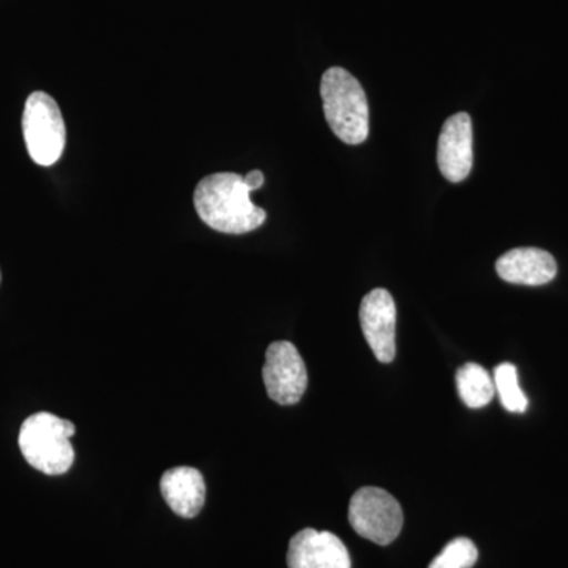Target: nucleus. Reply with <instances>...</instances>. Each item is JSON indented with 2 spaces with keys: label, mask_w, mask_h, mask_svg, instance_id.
<instances>
[{
  "label": "nucleus",
  "mask_w": 568,
  "mask_h": 568,
  "mask_svg": "<svg viewBox=\"0 0 568 568\" xmlns=\"http://www.w3.org/2000/svg\"><path fill=\"white\" fill-rule=\"evenodd\" d=\"M402 506L386 489L365 487L358 489L349 504V523L358 536L373 544H392L403 528Z\"/></svg>",
  "instance_id": "39448f33"
},
{
  "label": "nucleus",
  "mask_w": 568,
  "mask_h": 568,
  "mask_svg": "<svg viewBox=\"0 0 568 568\" xmlns=\"http://www.w3.org/2000/svg\"><path fill=\"white\" fill-rule=\"evenodd\" d=\"M263 377L268 396L282 406L297 405L308 386L304 358L290 342L268 346Z\"/></svg>",
  "instance_id": "423d86ee"
},
{
  "label": "nucleus",
  "mask_w": 568,
  "mask_h": 568,
  "mask_svg": "<svg viewBox=\"0 0 568 568\" xmlns=\"http://www.w3.org/2000/svg\"><path fill=\"white\" fill-rule=\"evenodd\" d=\"M477 559L478 551L473 540L459 537L452 540L428 568H473Z\"/></svg>",
  "instance_id": "4468645a"
},
{
  "label": "nucleus",
  "mask_w": 568,
  "mask_h": 568,
  "mask_svg": "<svg viewBox=\"0 0 568 568\" xmlns=\"http://www.w3.org/2000/svg\"><path fill=\"white\" fill-rule=\"evenodd\" d=\"M459 398L470 409L489 405L496 394L495 381L481 365L466 364L457 372Z\"/></svg>",
  "instance_id": "f8f14e48"
},
{
  "label": "nucleus",
  "mask_w": 568,
  "mask_h": 568,
  "mask_svg": "<svg viewBox=\"0 0 568 568\" xmlns=\"http://www.w3.org/2000/svg\"><path fill=\"white\" fill-rule=\"evenodd\" d=\"M496 272L507 283L544 286L555 280L558 264L545 250L515 248L497 260Z\"/></svg>",
  "instance_id": "9d476101"
},
{
  "label": "nucleus",
  "mask_w": 568,
  "mask_h": 568,
  "mask_svg": "<svg viewBox=\"0 0 568 568\" xmlns=\"http://www.w3.org/2000/svg\"><path fill=\"white\" fill-rule=\"evenodd\" d=\"M22 133L33 163L52 166L65 149L67 132L58 103L47 92H33L22 114Z\"/></svg>",
  "instance_id": "20e7f679"
},
{
  "label": "nucleus",
  "mask_w": 568,
  "mask_h": 568,
  "mask_svg": "<svg viewBox=\"0 0 568 568\" xmlns=\"http://www.w3.org/2000/svg\"><path fill=\"white\" fill-rule=\"evenodd\" d=\"M496 394L508 413L523 414L528 409L529 402L519 387L517 366L500 364L495 368Z\"/></svg>",
  "instance_id": "ddd939ff"
},
{
  "label": "nucleus",
  "mask_w": 568,
  "mask_h": 568,
  "mask_svg": "<svg viewBox=\"0 0 568 568\" xmlns=\"http://www.w3.org/2000/svg\"><path fill=\"white\" fill-rule=\"evenodd\" d=\"M325 121L332 132L351 145L362 144L369 133V111L364 88L354 74L332 67L321 80Z\"/></svg>",
  "instance_id": "f03ea898"
},
{
  "label": "nucleus",
  "mask_w": 568,
  "mask_h": 568,
  "mask_svg": "<svg viewBox=\"0 0 568 568\" xmlns=\"http://www.w3.org/2000/svg\"><path fill=\"white\" fill-rule=\"evenodd\" d=\"M287 567L351 568V556L345 544L335 534L304 529L291 538Z\"/></svg>",
  "instance_id": "1a4fd4ad"
},
{
  "label": "nucleus",
  "mask_w": 568,
  "mask_h": 568,
  "mask_svg": "<svg viewBox=\"0 0 568 568\" xmlns=\"http://www.w3.org/2000/svg\"><path fill=\"white\" fill-rule=\"evenodd\" d=\"M163 499L175 515L194 518L203 510L205 481L200 470L190 466L171 467L160 480Z\"/></svg>",
  "instance_id": "9b49d317"
},
{
  "label": "nucleus",
  "mask_w": 568,
  "mask_h": 568,
  "mask_svg": "<svg viewBox=\"0 0 568 568\" xmlns=\"http://www.w3.org/2000/svg\"><path fill=\"white\" fill-rule=\"evenodd\" d=\"M244 178L234 173L207 175L197 183L193 201L197 215L223 234H246L263 226L264 209L253 204Z\"/></svg>",
  "instance_id": "f257e3e1"
},
{
  "label": "nucleus",
  "mask_w": 568,
  "mask_h": 568,
  "mask_svg": "<svg viewBox=\"0 0 568 568\" xmlns=\"http://www.w3.org/2000/svg\"><path fill=\"white\" fill-rule=\"evenodd\" d=\"M473 121L467 112L450 115L437 142V164L447 181H465L474 164Z\"/></svg>",
  "instance_id": "6e6552de"
},
{
  "label": "nucleus",
  "mask_w": 568,
  "mask_h": 568,
  "mask_svg": "<svg viewBox=\"0 0 568 568\" xmlns=\"http://www.w3.org/2000/svg\"><path fill=\"white\" fill-rule=\"evenodd\" d=\"M362 332L381 364H392L396 354V305L394 297L383 287L365 295L361 304Z\"/></svg>",
  "instance_id": "0eeeda50"
},
{
  "label": "nucleus",
  "mask_w": 568,
  "mask_h": 568,
  "mask_svg": "<svg viewBox=\"0 0 568 568\" xmlns=\"http://www.w3.org/2000/svg\"><path fill=\"white\" fill-rule=\"evenodd\" d=\"M244 181L250 192H254V190H260L261 186L264 185L265 178L261 171L254 170L252 173L245 175Z\"/></svg>",
  "instance_id": "2eb2a0df"
},
{
  "label": "nucleus",
  "mask_w": 568,
  "mask_h": 568,
  "mask_svg": "<svg viewBox=\"0 0 568 568\" xmlns=\"http://www.w3.org/2000/svg\"><path fill=\"white\" fill-rule=\"evenodd\" d=\"M74 435L77 426L70 420L54 414L39 413L26 418L18 444L33 469L47 476H62L69 473L74 463V450L70 443Z\"/></svg>",
  "instance_id": "7ed1b4c3"
}]
</instances>
